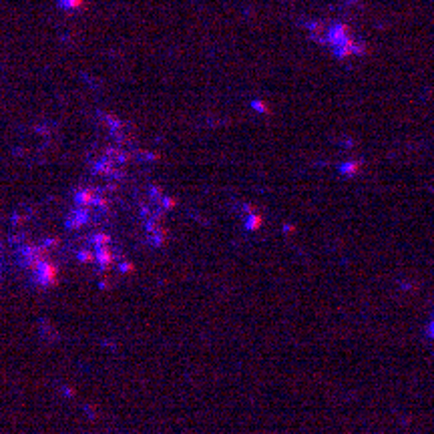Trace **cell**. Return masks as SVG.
Returning a JSON list of instances; mask_svg holds the SVG:
<instances>
[{"label":"cell","mask_w":434,"mask_h":434,"mask_svg":"<svg viewBox=\"0 0 434 434\" xmlns=\"http://www.w3.org/2000/svg\"><path fill=\"white\" fill-rule=\"evenodd\" d=\"M428 336L434 340V316L431 318V324H428Z\"/></svg>","instance_id":"6da1fadb"}]
</instances>
